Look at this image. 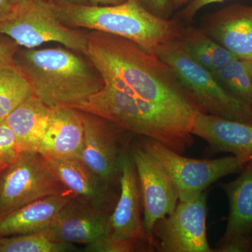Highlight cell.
I'll list each match as a JSON object with an SVG mask.
<instances>
[{
    "mask_svg": "<svg viewBox=\"0 0 252 252\" xmlns=\"http://www.w3.org/2000/svg\"><path fill=\"white\" fill-rule=\"evenodd\" d=\"M132 132L153 139L179 154L191 147L192 124L173 113L136 98L109 84L78 107Z\"/></svg>",
    "mask_w": 252,
    "mask_h": 252,
    "instance_id": "obj_4",
    "label": "cell"
},
{
    "mask_svg": "<svg viewBox=\"0 0 252 252\" xmlns=\"http://www.w3.org/2000/svg\"><path fill=\"white\" fill-rule=\"evenodd\" d=\"M20 46L6 36L0 39V69L1 68L14 66V59Z\"/></svg>",
    "mask_w": 252,
    "mask_h": 252,
    "instance_id": "obj_26",
    "label": "cell"
},
{
    "mask_svg": "<svg viewBox=\"0 0 252 252\" xmlns=\"http://www.w3.org/2000/svg\"><path fill=\"white\" fill-rule=\"evenodd\" d=\"M70 192L32 202L0 216V238L46 231L71 198Z\"/></svg>",
    "mask_w": 252,
    "mask_h": 252,
    "instance_id": "obj_19",
    "label": "cell"
},
{
    "mask_svg": "<svg viewBox=\"0 0 252 252\" xmlns=\"http://www.w3.org/2000/svg\"><path fill=\"white\" fill-rule=\"evenodd\" d=\"M50 165L76 198L112 213L118 198L112 184L101 178L79 159L50 158Z\"/></svg>",
    "mask_w": 252,
    "mask_h": 252,
    "instance_id": "obj_17",
    "label": "cell"
},
{
    "mask_svg": "<svg viewBox=\"0 0 252 252\" xmlns=\"http://www.w3.org/2000/svg\"><path fill=\"white\" fill-rule=\"evenodd\" d=\"M69 192L47 158L37 151H23L0 174V216L39 199Z\"/></svg>",
    "mask_w": 252,
    "mask_h": 252,
    "instance_id": "obj_7",
    "label": "cell"
},
{
    "mask_svg": "<svg viewBox=\"0 0 252 252\" xmlns=\"http://www.w3.org/2000/svg\"><path fill=\"white\" fill-rule=\"evenodd\" d=\"M229 203V215L223 236L215 252H252V160L235 180L220 184Z\"/></svg>",
    "mask_w": 252,
    "mask_h": 252,
    "instance_id": "obj_13",
    "label": "cell"
},
{
    "mask_svg": "<svg viewBox=\"0 0 252 252\" xmlns=\"http://www.w3.org/2000/svg\"><path fill=\"white\" fill-rule=\"evenodd\" d=\"M91 5H114L120 4L125 0H89Z\"/></svg>",
    "mask_w": 252,
    "mask_h": 252,
    "instance_id": "obj_30",
    "label": "cell"
},
{
    "mask_svg": "<svg viewBox=\"0 0 252 252\" xmlns=\"http://www.w3.org/2000/svg\"><path fill=\"white\" fill-rule=\"evenodd\" d=\"M73 51L25 48L15 56V66L29 81L34 95L51 108L77 109L104 86L91 63Z\"/></svg>",
    "mask_w": 252,
    "mask_h": 252,
    "instance_id": "obj_2",
    "label": "cell"
},
{
    "mask_svg": "<svg viewBox=\"0 0 252 252\" xmlns=\"http://www.w3.org/2000/svg\"><path fill=\"white\" fill-rule=\"evenodd\" d=\"M180 41L190 58L210 72L236 59L200 28L182 26Z\"/></svg>",
    "mask_w": 252,
    "mask_h": 252,
    "instance_id": "obj_21",
    "label": "cell"
},
{
    "mask_svg": "<svg viewBox=\"0 0 252 252\" xmlns=\"http://www.w3.org/2000/svg\"><path fill=\"white\" fill-rule=\"evenodd\" d=\"M23 152L17 138L5 120H0V174Z\"/></svg>",
    "mask_w": 252,
    "mask_h": 252,
    "instance_id": "obj_25",
    "label": "cell"
},
{
    "mask_svg": "<svg viewBox=\"0 0 252 252\" xmlns=\"http://www.w3.org/2000/svg\"><path fill=\"white\" fill-rule=\"evenodd\" d=\"M14 6L11 0H0V21L11 12Z\"/></svg>",
    "mask_w": 252,
    "mask_h": 252,
    "instance_id": "obj_29",
    "label": "cell"
},
{
    "mask_svg": "<svg viewBox=\"0 0 252 252\" xmlns=\"http://www.w3.org/2000/svg\"><path fill=\"white\" fill-rule=\"evenodd\" d=\"M200 28L235 57L252 61V5L217 10L204 18Z\"/></svg>",
    "mask_w": 252,
    "mask_h": 252,
    "instance_id": "obj_15",
    "label": "cell"
},
{
    "mask_svg": "<svg viewBox=\"0 0 252 252\" xmlns=\"http://www.w3.org/2000/svg\"><path fill=\"white\" fill-rule=\"evenodd\" d=\"M49 2L71 3L77 4H90L89 0H44Z\"/></svg>",
    "mask_w": 252,
    "mask_h": 252,
    "instance_id": "obj_31",
    "label": "cell"
},
{
    "mask_svg": "<svg viewBox=\"0 0 252 252\" xmlns=\"http://www.w3.org/2000/svg\"><path fill=\"white\" fill-rule=\"evenodd\" d=\"M84 138L81 111L53 108L52 118L37 152L50 158L80 159Z\"/></svg>",
    "mask_w": 252,
    "mask_h": 252,
    "instance_id": "obj_18",
    "label": "cell"
},
{
    "mask_svg": "<svg viewBox=\"0 0 252 252\" xmlns=\"http://www.w3.org/2000/svg\"><path fill=\"white\" fill-rule=\"evenodd\" d=\"M31 84L16 66L0 69V120L34 95Z\"/></svg>",
    "mask_w": 252,
    "mask_h": 252,
    "instance_id": "obj_23",
    "label": "cell"
},
{
    "mask_svg": "<svg viewBox=\"0 0 252 252\" xmlns=\"http://www.w3.org/2000/svg\"><path fill=\"white\" fill-rule=\"evenodd\" d=\"M140 1L151 12L162 18H167L172 8L170 0H140Z\"/></svg>",
    "mask_w": 252,
    "mask_h": 252,
    "instance_id": "obj_28",
    "label": "cell"
},
{
    "mask_svg": "<svg viewBox=\"0 0 252 252\" xmlns=\"http://www.w3.org/2000/svg\"><path fill=\"white\" fill-rule=\"evenodd\" d=\"M192 135L208 144L212 152H225L245 164L252 160V124L198 112L191 127Z\"/></svg>",
    "mask_w": 252,
    "mask_h": 252,
    "instance_id": "obj_16",
    "label": "cell"
},
{
    "mask_svg": "<svg viewBox=\"0 0 252 252\" xmlns=\"http://www.w3.org/2000/svg\"><path fill=\"white\" fill-rule=\"evenodd\" d=\"M140 144L167 169L177 189L179 201L196 198L212 184L225 176L241 172L247 165L235 156L190 158L147 137Z\"/></svg>",
    "mask_w": 252,
    "mask_h": 252,
    "instance_id": "obj_8",
    "label": "cell"
},
{
    "mask_svg": "<svg viewBox=\"0 0 252 252\" xmlns=\"http://www.w3.org/2000/svg\"><path fill=\"white\" fill-rule=\"evenodd\" d=\"M0 34L26 49L56 42L85 56L87 52L88 34L61 22L51 3L44 0H26L14 5L0 21Z\"/></svg>",
    "mask_w": 252,
    "mask_h": 252,
    "instance_id": "obj_6",
    "label": "cell"
},
{
    "mask_svg": "<svg viewBox=\"0 0 252 252\" xmlns=\"http://www.w3.org/2000/svg\"><path fill=\"white\" fill-rule=\"evenodd\" d=\"M206 190L189 201H179L153 228L155 248L160 252H214L207 235Z\"/></svg>",
    "mask_w": 252,
    "mask_h": 252,
    "instance_id": "obj_9",
    "label": "cell"
},
{
    "mask_svg": "<svg viewBox=\"0 0 252 252\" xmlns=\"http://www.w3.org/2000/svg\"><path fill=\"white\" fill-rule=\"evenodd\" d=\"M81 114L84 138L79 160L109 183H119L122 157L128 150L121 142L122 132L126 130L90 113Z\"/></svg>",
    "mask_w": 252,
    "mask_h": 252,
    "instance_id": "obj_12",
    "label": "cell"
},
{
    "mask_svg": "<svg viewBox=\"0 0 252 252\" xmlns=\"http://www.w3.org/2000/svg\"><path fill=\"white\" fill-rule=\"evenodd\" d=\"M192 0H170L172 9H180L182 6L189 4Z\"/></svg>",
    "mask_w": 252,
    "mask_h": 252,
    "instance_id": "obj_32",
    "label": "cell"
},
{
    "mask_svg": "<svg viewBox=\"0 0 252 252\" xmlns=\"http://www.w3.org/2000/svg\"><path fill=\"white\" fill-rule=\"evenodd\" d=\"M25 1H26V0H11L14 5L20 4V3L23 2Z\"/></svg>",
    "mask_w": 252,
    "mask_h": 252,
    "instance_id": "obj_33",
    "label": "cell"
},
{
    "mask_svg": "<svg viewBox=\"0 0 252 252\" xmlns=\"http://www.w3.org/2000/svg\"><path fill=\"white\" fill-rule=\"evenodd\" d=\"M155 55L171 67L199 112L252 124V106L225 90L190 58L180 39L160 46Z\"/></svg>",
    "mask_w": 252,
    "mask_h": 252,
    "instance_id": "obj_5",
    "label": "cell"
},
{
    "mask_svg": "<svg viewBox=\"0 0 252 252\" xmlns=\"http://www.w3.org/2000/svg\"><path fill=\"white\" fill-rule=\"evenodd\" d=\"M110 215L73 197L63 207L48 231L58 241L89 245L110 234Z\"/></svg>",
    "mask_w": 252,
    "mask_h": 252,
    "instance_id": "obj_14",
    "label": "cell"
},
{
    "mask_svg": "<svg viewBox=\"0 0 252 252\" xmlns=\"http://www.w3.org/2000/svg\"><path fill=\"white\" fill-rule=\"evenodd\" d=\"M212 74L225 90L252 106V61L236 58Z\"/></svg>",
    "mask_w": 252,
    "mask_h": 252,
    "instance_id": "obj_22",
    "label": "cell"
},
{
    "mask_svg": "<svg viewBox=\"0 0 252 252\" xmlns=\"http://www.w3.org/2000/svg\"><path fill=\"white\" fill-rule=\"evenodd\" d=\"M120 193L110 215L109 236L128 244L135 251H154L141 219L142 199L138 177L130 151H126L121 162Z\"/></svg>",
    "mask_w": 252,
    "mask_h": 252,
    "instance_id": "obj_11",
    "label": "cell"
},
{
    "mask_svg": "<svg viewBox=\"0 0 252 252\" xmlns=\"http://www.w3.org/2000/svg\"><path fill=\"white\" fill-rule=\"evenodd\" d=\"M86 56L104 84L193 124L198 109L171 67L157 55L147 52L130 39L92 31L88 33Z\"/></svg>",
    "mask_w": 252,
    "mask_h": 252,
    "instance_id": "obj_1",
    "label": "cell"
},
{
    "mask_svg": "<svg viewBox=\"0 0 252 252\" xmlns=\"http://www.w3.org/2000/svg\"><path fill=\"white\" fill-rule=\"evenodd\" d=\"M53 108L32 95L5 119L23 151H37L52 118Z\"/></svg>",
    "mask_w": 252,
    "mask_h": 252,
    "instance_id": "obj_20",
    "label": "cell"
},
{
    "mask_svg": "<svg viewBox=\"0 0 252 252\" xmlns=\"http://www.w3.org/2000/svg\"><path fill=\"white\" fill-rule=\"evenodd\" d=\"M50 3L65 26L122 36L150 54H155L160 46L180 39L183 26L176 20L151 12L140 0H125L114 5Z\"/></svg>",
    "mask_w": 252,
    "mask_h": 252,
    "instance_id": "obj_3",
    "label": "cell"
},
{
    "mask_svg": "<svg viewBox=\"0 0 252 252\" xmlns=\"http://www.w3.org/2000/svg\"><path fill=\"white\" fill-rule=\"evenodd\" d=\"M225 0H192L181 11L180 17L187 21L193 20L195 14L206 6L215 3L223 2Z\"/></svg>",
    "mask_w": 252,
    "mask_h": 252,
    "instance_id": "obj_27",
    "label": "cell"
},
{
    "mask_svg": "<svg viewBox=\"0 0 252 252\" xmlns=\"http://www.w3.org/2000/svg\"><path fill=\"white\" fill-rule=\"evenodd\" d=\"M138 177L143 207V227L149 242L156 250L154 225L175 210L179 195L174 181L165 166L141 144L130 149Z\"/></svg>",
    "mask_w": 252,
    "mask_h": 252,
    "instance_id": "obj_10",
    "label": "cell"
},
{
    "mask_svg": "<svg viewBox=\"0 0 252 252\" xmlns=\"http://www.w3.org/2000/svg\"><path fill=\"white\" fill-rule=\"evenodd\" d=\"M74 244L54 240L49 231L0 238V252H79Z\"/></svg>",
    "mask_w": 252,
    "mask_h": 252,
    "instance_id": "obj_24",
    "label": "cell"
}]
</instances>
